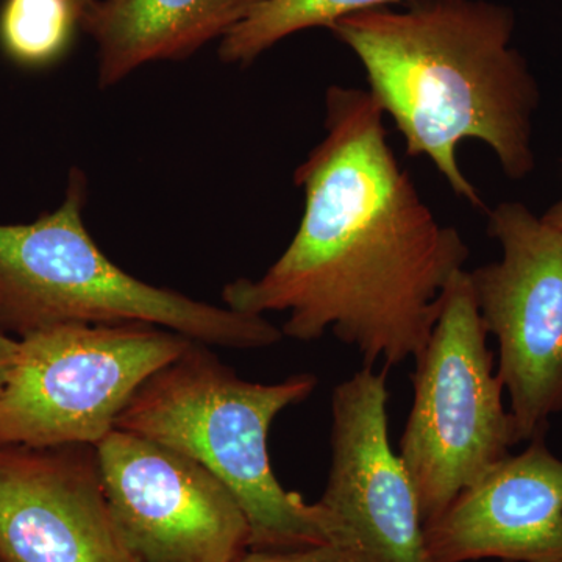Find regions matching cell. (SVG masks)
<instances>
[{"label":"cell","mask_w":562,"mask_h":562,"mask_svg":"<svg viewBox=\"0 0 562 562\" xmlns=\"http://www.w3.org/2000/svg\"><path fill=\"white\" fill-rule=\"evenodd\" d=\"M383 117L371 92L328 88L325 136L294 173L305 194L297 232L261 279L225 284L222 301L254 316L286 313V338L330 331L364 366L390 371L427 346L469 246L422 201Z\"/></svg>","instance_id":"cell-1"},{"label":"cell","mask_w":562,"mask_h":562,"mask_svg":"<svg viewBox=\"0 0 562 562\" xmlns=\"http://www.w3.org/2000/svg\"><path fill=\"white\" fill-rule=\"evenodd\" d=\"M351 14L328 27L360 60L373 101L391 116L412 157H427L473 209L461 140L486 144L513 180L535 168L532 114L539 88L513 47L512 9L487 0H408Z\"/></svg>","instance_id":"cell-2"},{"label":"cell","mask_w":562,"mask_h":562,"mask_svg":"<svg viewBox=\"0 0 562 562\" xmlns=\"http://www.w3.org/2000/svg\"><path fill=\"white\" fill-rule=\"evenodd\" d=\"M317 379L280 383L241 379L213 347L192 341L154 373L121 413L116 430L165 443L201 462L235 495L250 528V549L288 550L338 543L342 532L319 502L281 486L268 436L283 409L313 394Z\"/></svg>","instance_id":"cell-3"},{"label":"cell","mask_w":562,"mask_h":562,"mask_svg":"<svg viewBox=\"0 0 562 562\" xmlns=\"http://www.w3.org/2000/svg\"><path fill=\"white\" fill-rule=\"evenodd\" d=\"M87 201V173L74 168L60 206L29 224H0V333L20 341L63 325L144 322L222 349H265L284 338L265 316L122 271L88 232Z\"/></svg>","instance_id":"cell-4"},{"label":"cell","mask_w":562,"mask_h":562,"mask_svg":"<svg viewBox=\"0 0 562 562\" xmlns=\"http://www.w3.org/2000/svg\"><path fill=\"white\" fill-rule=\"evenodd\" d=\"M486 336L469 272L461 271L414 360L413 408L398 453L416 486L424 528L517 443Z\"/></svg>","instance_id":"cell-5"},{"label":"cell","mask_w":562,"mask_h":562,"mask_svg":"<svg viewBox=\"0 0 562 562\" xmlns=\"http://www.w3.org/2000/svg\"><path fill=\"white\" fill-rule=\"evenodd\" d=\"M191 342L144 322L63 325L20 339L0 391V443L98 446L146 380Z\"/></svg>","instance_id":"cell-6"},{"label":"cell","mask_w":562,"mask_h":562,"mask_svg":"<svg viewBox=\"0 0 562 562\" xmlns=\"http://www.w3.org/2000/svg\"><path fill=\"white\" fill-rule=\"evenodd\" d=\"M487 232L502 260L469 279L484 328L497 339L517 442L527 441L562 413V235L517 202L487 210Z\"/></svg>","instance_id":"cell-7"},{"label":"cell","mask_w":562,"mask_h":562,"mask_svg":"<svg viewBox=\"0 0 562 562\" xmlns=\"http://www.w3.org/2000/svg\"><path fill=\"white\" fill-rule=\"evenodd\" d=\"M103 486L138 562H236L250 528L224 483L188 454L113 430L99 442Z\"/></svg>","instance_id":"cell-8"},{"label":"cell","mask_w":562,"mask_h":562,"mask_svg":"<svg viewBox=\"0 0 562 562\" xmlns=\"http://www.w3.org/2000/svg\"><path fill=\"white\" fill-rule=\"evenodd\" d=\"M387 369L364 366L335 387L331 469L319 505L360 562H431L419 498L387 431Z\"/></svg>","instance_id":"cell-9"},{"label":"cell","mask_w":562,"mask_h":562,"mask_svg":"<svg viewBox=\"0 0 562 562\" xmlns=\"http://www.w3.org/2000/svg\"><path fill=\"white\" fill-rule=\"evenodd\" d=\"M0 562H138L111 512L98 447L0 443Z\"/></svg>","instance_id":"cell-10"},{"label":"cell","mask_w":562,"mask_h":562,"mask_svg":"<svg viewBox=\"0 0 562 562\" xmlns=\"http://www.w3.org/2000/svg\"><path fill=\"white\" fill-rule=\"evenodd\" d=\"M425 546L431 562L562 561V461L532 439L428 524Z\"/></svg>","instance_id":"cell-11"},{"label":"cell","mask_w":562,"mask_h":562,"mask_svg":"<svg viewBox=\"0 0 562 562\" xmlns=\"http://www.w3.org/2000/svg\"><path fill=\"white\" fill-rule=\"evenodd\" d=\"M261 0H94L80 18L98 49V85L155 61H181L224 38Z\"/></svg>","instance_id":"cell-12"},{"label":"cell","mask_w":562,"mask_h":562,"mask_svg":"<svg viewBox=\"0 0 562 562\" xmlns=\"http://www.w3.org/2000/svg\"><path fill=\"white\" fill-rule=\"evenodd\" d=\"M408 0H261L220 44L227 65L249 66L280 41L308 29H328L362 11L401 5Z\"/></svg>","instance_id":"cell-13"},{"label":"cell","mask_w":562,"mask_h":562,"mask_svg":"<svg viewBox=\"0 0 562 562\" xmlns=\"http://www.w3.org/2000/svg\"><path fill=\"white\" fill-rule=\"evenodd\" d=\"M77 25L72 0H5L0 10V46L25 68H44L58 60Z\"/></svg>","instance_id":"cell-14"},{"label":"cell","mask_w":562,"mask_h":562,"mask_svg":"<svg viewBox=\"0 0 562 562\" xmlns=\"http://www.w3.org/2000/svg\"><path fill=\"white\" fill-rule=\"evenodd\" d=\"M236 562H360L346 547L338 543L301 547L288 550L249 549Z\"/></svg>","instance_id":"cell-15"},{"label":"cell","mask_w":562,"mask_h":562,"mask_svg":"<svg viewBox=\"0 0 562 562\" xmlns=\"http://www.w3.org/2000/svg\"><path fill=\"white\" fill-rule=\"evenodd\" d=\"M18 350H20V341L0 333V391L5 386L11 368L16 361Z\"/></svg>","instance_id":"cell-16"},{"label":"cell","mask_w":562,"mask_h":562,"mask_svg":"<svg viewBox=\"0 0 562 562\" xmlns=\"http://www.w3.org/2000/svg\"><path fill=\"white\" fill-rule=\"evenodd\" d=\"M542 220L546 221L547 224L552 225L554 231L560 232L562 235V199L560 202L554 203Z\"/></svg>","instance_id":"cell-17"},{"label":"cell","mask_w":562,"mask_h":562,"mask_svg":"<svg viewBox=\"0 0 562 562\" xmlns=\"http://www.w3.org/2000/svg\"><path fill=\"white\" fill-rule=\"evenodd\" d=\"M74 5H76L77 11H79V16L81 18V14H83V11L88 9V7L91 5L94 0H72Z\"/></svg>","instance_id":"cell-18"},{"label":"cell","mask_w":562,"mask_h":562,"mask_svg":"<svg viewBox=\"0 0 562 562\" xmlns=\"http://www.w3.org/2000/svg\"><path fill=\"white\" fill-rule=\"evenodd\" d=\"M558 562H562V561H558Z\"/></svg>","instance_id":"cell-19"}]
</instances>
